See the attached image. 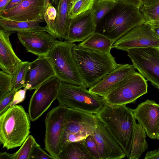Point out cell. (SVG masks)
<instances>
[{"label":"cell","instance_id":"cell-7","mask_svg":"<svg viewBox=\"0 0 159 159\" xmlns=\"http://www.w3.org/2000/svg\"><path fill=\"white\" fill-rule=\"evenodd\" d=\"M84 121L90 135L97 143L100 159H120L123 151L95 115L83 112Z\"/></svg>","mask_w":159,"mask_h":159},{"label":"cell","instance_id":"cell-24","mask_svg":"<svg viewBox=\"0 0 159 159\" xmlns=\"http://www.w3.org/2000/svg\"><path fill=\"white\" fill-rule=\"evenodd\" d=\"M114 42L102 34L95 32L79 44L83 47L104 52H110Z\"/></svg>","mask_w":159,"mask_h":159},{"label":"cell","instance_id":"cell-44","mask_svg":"<svg viewBox=\"0 0 159 159\" xmlns=\"http://www.w3.org/2000/svg\"><path fill=\"white\" fill-rule=\"evenodd\" d=\"M152 29L157 37L159 38V26L152 25Z\"/></svg>","mask_w":159,"mask_h":159},{"label":"cell","instance_id":"cell-18","mask_svg":"<svg viewBox=\"0 0 159 159\" xmlns=\"http://www.w3.org/2000/svg\"><path fill=\"white\" fill-rule=\"evenodd\" d=\"M135 71V68L133 65L118 64L115 69L89 90L104 97Z\"/></svg>","mask_w":159,"mask_h":159},{"label":"cell","instance_id":"cell-43","mask_svg":"<svg viewBox=\"0 0 159 159\" xmlns=\"http://www.w3.org/2000/svg\"><path fill=\"white\" fill-rule=\"evenodd\" d=\"M11 0H0V12Z\"/></svg>","mask_w":159,"mask_h":159},{"label":"cell","instance_id":"cell-30","mask_svg":"<svg viewBox=\"0 0 159 159\" xmlns=\"http://www.w3.org/2000/svg\"><path fill=\"white\" fill-rule=\"evenodd\" d=\"M37 143L32 135H29L19 150L12 154L13 159H30L33 148Z\"/></svg>","mask_w":159,"mask_h":159},{"label":"cell","instance_id":"cell-34","mask_svg":"<svg viewBox=\"0 0 159 159\" xmlns=\"http://www.w3.org/2000/svg\"><path fill=\"white\" fill-rule=\"evenodd\" d=\"M55 159L50 154H48L41 148L40 146L36 143L32 150L30 159Z\"/></svg>","mask_w":159,"mask_h":159},{"label":"cell","instance_id":"cell-25","mask_svg":"<svg viewBox=\"0 0 159 159\" xmlns=\"http://www.w3.org/2000/svg\"><path fill=\"white\" fill-rule=\"evenodd\" d=\"M147 135L141 125L139 123H136L129 159H139L148 148V144L146 139Z\"/></svg>","mask_w":159,"mask_h":159},{"label":"cell","instance_id":"cell-19","mask_svg":"<svg viewBox=\"0 0 159 159\" xmlns=\"http://www.w3.org/2000/svg\"><path fill=\"white\" fill-rule=\"evenodd\" d=\"M55 75L54 70L46 57H38L30 62L27 73L24 87L30 90L35 89Z\"/></svg>","mask_w":159,"mask_h":159},{"label":"cell","instance_id":"cell-47","mask_svg":"<svg viewBox=\"0 0 159 159\" xmlns=\"http://www.w3.org/2000/svg\"><path fill=\"white\" fill-rule=\"evenodd\" d=\"M159 134H158V135H159Z\"/></svg>","mask_w":159,"mask_h":159},{"label":"cell","instance_id":"cell-41","mask_svg":"<svg viewBox=\"0 0 159 159\" xmlns=\"http://www.w3.org/2000/svg\"><path fill=\"white\" fill-rule=\"evenodd\" d=\"M60 0H45V7L44 11L48 4L51 2L53 5L56 8Z\"/></svg>","mask_w":159,"mask_h":159},{"label":"cell","instance_id":"cell-9","mask_svg":"<svg viewBox=\"0 0 159 159\" xmlns=\"http://www.w3.org/2000/svg\"><path fill=\"white\" fill-rule=\"evenodd\" d=\"M68 107L59 104L48 112L45 119V149L55 159H58L64 124Z\"/></svg>","mask_w":159,"mask_h":159},{"label":"cell","instance_id":"cell-23","mask_svg":"<svg viewBox=\"0 0 159 159\" xmlns=\"http://www.w3.org/2000/svg\"><path fill=\"white\" fill-rule=\"evenodd\" d=\"M84 139L66 143L62 148L58 159H93Z\"/></svg>","mask_w":159,"mask_h":159},{"label":"cell","instance_id":"cell-32","mask_svg":"<svg viewBox=\"0 0 159 159\" xmlns=\"http://www.w3.org/2000/svg\"><path fill=\"white\" fill-rule=\"evenodd\" d=\"M57 15L56 8L50 2L47 6L43 15V18L46 23V26L48 33L54 23Z\"/></svg>","mask_w":159,"mask_h":159},{"label":"cell","instance_id":"cell-2","mask_svg":"<svg viewBox=\"0 0 159 159\" xmlns=\"http://www.w3.org/2000/svg\"><path fill=\"white\" fill-rule=\"evenodd\" d=\"M72 52L87 88L98 83L115 69L118 64L110 52L98 51L78 44L73 47Z\"/></svg>","mask_w":159,"mask_h":159},{"label":"cell","instance_id":"cell-13","mask_svg":"<svg viewBox=\"0 0 159 159\" xmlns=\"http://www.w3.org/2000/svg\"><path fill=\"white\" fill-rule=\"evenodd\" d=\"M132 110L147 135L152 139H156L159 132V104L148 99Z\"/></svg>","mask_w":159,"mask_h":159},{"label":"cell","instance_id":"cell-17","mask_svg":"<svg viewBox=\"0 0 159 159\" xmlns=\"http://www.w3.org/2000/svg\"><path fill=\"white\" fill-rule=\"evenodd\" d=\"M96 27L91 9L70 19L65 40L70 43L82 42L95 32Z\"/></svg>","mask_w":159,"mask_h":159},{"label":"cell","instance_id":"cell-20","mask_svg":"<svg viewBox=\"0 0 159 159\" xmlns=\"http://www.w3.org/2000/svg\"><path fill=\"white\" fill-rule=\"evenodd\" d=\"M13 32L0 30V68L12 75L22 61L15 53L10 40Z\"/></svg>","mask_w":159,"mask_h":159},{"label":"cell","instance_id":"cell-36","mask_svg":"<svg viewBox=\"0 0 159 159\" xmlns=\"http://www.w3.org/2000/svg\"><path fill=\"white\" fill-rule=\"evenodd\" d=\"M24 88L23 89L19 90L16 93L13 101L9 107L8 109L24 100L25 97L26 92L28 90L26 87Z\"/></svg>","mask_w":159,"mask_h":159},{"label":"cell","instance_id":"cell-5","mask_svg":"<svg viewBox=\"0 0 159 159\" xmlns=\"http://www.w3.org/2000/svg\"><path fill=\"white\" fill-rule=\"evenodd\" d=\"M75 45L66 40H57L46 58L61 81L85 86L72 52Z\"/></svg>","mask_w":159,"mask_h":159},{"label":"cell","instance_id":"cell-15","mask_svg":"<svg viewBox=\"0 0 159 159\" xmlns=\"http://www.w3.org/2000/svg\"><path fill=\"white\" fill-rule=\"evenodd\" d=\"M19 42L27 52L38 57H46L57 40L45 31L18 32Z\"/></svg>","mask_w":159,"mask_h":159},{"label":"cell","instance_id":"cell-1","mask_svg":"<svg viewBox=\"0 0 159 159\" xmlns=\"http://www.w3.org/2000/svg\"><path fill=\"white\" fill-rule=\"evenodd\" d=\"M95 115L104 124L128 158L136 123L132 109L126 105L113 106L106 103Z\"/></svg>","mask_w":159,"mask_h":159},{"label":"cell","instance_id":"cell-3","mask_svg":"<svg viewBox=\"0 0 159 159\" xmlns=\"http://www.w3.org/2000/svg\"><path fill=\"white\" fill-rule=\"evenodd\" d=\"M143 22L139 8L118 2L98 24L95 32L102 34L114 43Z\"/></svg>","mask_w":159,"mask_h":159},{"label":"cell","instance_id":"cell-10","mask_svg":"<svg viewBox=\"0 0 159 159\" xmlns=\"http://www.w3.org/2000/svg\"><path fill=\"white\" fill-rule=\"evenodd\" d=\"M126 52L132 65L147 81L159 89V49L149 47L131 48Z\"/></svg>","mask_w":159,"mask_h":159},{"label":"cell","instance_id":"cell-4","mask_svg":"<svg viewBox=\"0 0 159 159\" xmlns=\"http://www.w3.org/2000/svg\"><path fill=\"white\" fill-rule=\"evenodd\" d=\"M30 118L21 105L0 115V141L7 150L21 146L30 132Z\"/></svg>","mask_w":159,"mask_h":159},{"label":"cell","instance_id":"cell-29","mask_svg":"<svg viewBox=\"0 0 159 159\" xmlns=\"http://www.w3.org/2000/svg\"><path fill=\"white\" fill-rule=\"evenodd\" d=\"M94 0H70L68 8L69 19L91 9Z\"/></svg>","mask_w":159,"mask_h":159},{"label":"cell","instance_id":"cell-6","mask_svg":"<svg viewBox=\"0 0 159 159\" xmlns=\"http://www.w3.org/2000/svg\"><path fill=\"white\" fill-rule=\"evenodd\" d=\"M57 99L59 104L93 114H97L106 103L103 97L90 92L85 86L61 81Z\"/></svg>","mask_w":159,"mask_h":159},{"label":"cell","instance_id":"cell-38","mask_svg":"<svg viewBox=\"0 0 159 159\" xmlns=\"http://www.w3.org/2000/svg\"><path fill=\"white\" fill-rule=\"evenodd\" d=\"M159 159V148L154 150L148 152L144 159Z\"/></svg>","mask_w":159,"mask_h":159},{"label":"cell","instance_id":"cell-28","mask_svg":"<svg viewBox=\"0 0 159 159\" xmlns=\"http://www.w3.org/2000/svg\"><path fill=\"white\" fill-rule=\"evenodd\" d=\"M30 63V62L28 61H22L12 75V90L15 89L17 91L20 88L24 87L27 73Z\"/></svg>","mask_w":159,"mask_h":159},{"label":"cell","instance_id":"cell-22","mask_svg":"<svg viewBox=\"0 0 159 159\" xmlns=\"http://www.w3.org/2000/svg\"><path fill=\"white\" fill-rule=\"evenodd\" d=\"M43 21V19L30 21H17L0 18V28L12 32H38L45 31L48 32L46 26L42 27L40 24Z\"/></svg>","mask_w":159,"mask_h":159},{"label":"cell","instance_id":"cell-26","mask_svg":"<svg viewBox=\"0 0 159 159\" xmlns=\"http://www.w3.org/2000/svg\"><path fill=\"white\" fill-rule=\"evenodd\" d=\"M118 2L117 0H94L91 9L96 26Z\"/></svg>","mask_w":159,"mask_h":159},{"label":"cell","instance_id":"cell-45","mask_svg":"<svg viewBox=\"0 0 159 159\" xmlns=\"http://www.w3.org/2000/svg\"><path fill=\"white\" fill-rule=\"evenodd\" d=\"M157 139H159V134L157 136Z\"/></svg>","mask_w":159,"mask_h":159},{"label":"cell","instance_id":"cell-31","mask_svg":"<svg viewBox=\"0 0 159 159\" xmlns=\"http://www.w3.org/2000/svg\"><path fill=\"white\" fill-rule=\"evenodd\" d=\"M12 75L0 71V99L12 90Z\"/></svg>","mask_w":159,"mask_h":159},{"label":"cell","instance_id":"cell-46","mask_svg":"<svg viewBox=\"0 0 159 159\" xmlns=\"http://www.w3.org/2000/svg\"><path fill=\"white\" fill-rule=\"evenodd\" d=\"M158 48V49H159V47Z\"/></svg>","mask_w":159,"mask_h":159},{"label":"cell","instance_id":"cell-14","mask_svg":"<svg viewBox=\"0 0 159 159\" xmlns=\"http://www.w3.org/2000/svg\"><path fill=\"white\" fill-rule=\"evenodd\" d=\"M45 0H24L17 7L0 12V18L17 21L43 19Z\"/></svg>","mask_w":159,"mask_h":159},{"label":"cell","instance_id":"cell-27","mask_svg":"<svg viewBox=\"0 0 159 159\" xmlns=\"http://www.w3.org/2000/svg\"><path fill=\"white\" fill-rule=\"evenodd\" d=\"M139 9L143 22L151 25L159 26V0L152 5H142Z\"/></svg>","mask_w":159,"mask_h":159},{"label":"cell","instance_id":"cell-37","mask_svg":"<svg viewBox=\"0 0 159 159\" xmlns=\"http://www.w3.org/2000/svg\"><path fill=\"white\" fill-rule=\"evenodd\" d=\"M23 0H11L5 7L1 11L10 10L17 7Z\"/></svg>","mask_w":159,"mask_h":159},{"label":"cell","instance_id":"cell-16","mask_svg":"<svg viewBox=\"0 0 159 159\" xmlns=\"http://www.w3.org/2000/svg\"><path fill=\"white\" fill-rule=\"evenodd\" d=\"M89 135L83 112L68 108L64 124L61 151L66 143L83 140Z\"/></svg>","mask_w":159,"mask_h":159},{"label":"cell","instance_id":"cell-8","mask_svg":"<svg viewBox=\"0 0 159 159\" xmlns=\"http://www.w3.org/2000/svg\"><path fill=\"white\" fill-rule=\"evenodd\" d=\"M148 87L144 77L135 71L103 98L106 103L110 105H126L147 93Z\"/></svg>","mask_w":159,"mask_h":159},{"label":"cell","instance_id":"cell-39","mask_svg":"<svg viewBox=\"0 0 159 159\" xmlns=\"http://www.w3.org/2000/svg\"><path fill=\"white\" fill-rule=\"evenodd\" d=\"M122 2L139 8L142 5V0H117Z\"/></svg>","mask_w":159,"mask_h":159},{"label":"cell","instance_id":"cell-35","mask_svg":"<svg viewBox=\"0 0 159 159\" xmlns=\"http://www.w3.org/2000/svg\"><path fill=\"white\" fill-rule=\"evenodd\" d=\"M17 91L12 89L0 99V115L7 111L12 102L16 93Z\"/></svg>","mask_w":159,"mask_h":159},{"label":"cell","instance_id":"cell-40","mask_svg":"<svg viewBox=\"0 0 159 159\" xmlns=\"http://www.w3.org/2000/svg\"><path fill=\"white\" fill-rule=\"evenodd\" d=\"M0 159H13L12 154L6 152H1L0 153Z\"/></svg>","mask_w":159,"mask_h":159},{"label":"cell","instance_id":"cell-12","mask_svg":"<svg viewBox=\"0 0 159 159\" xmlns=\"http://www.w3.org/2000/svg\"><path fill=\"white\" fill-rule=\"evenodd\" d=\"M159 47V38L151 25L142 22L113 44L112 48L127 51L131 48Z\"/></svg>","mask_w":159,"mask_h":159},{"label":"cell","instance_id":"cell-42","mask_svg":"<svg viewBox=\"0 0 159 159\" xmlns=\"http://www.w3.org/2000/svg\"><path fill=\"white\" fill-rule=\"evenodd\" d=\"M158 0H142L141 6H149L152 5L156 2Z\"/></svg>","mask_w":159,"mask_h":159},{"label":"cell","instance_id":"cell-33","mask_svg":"<svg viewBox=\"0 0 159 159\" xmlns=\"http://www.w3.org/2000/svg\"><path fill=\"white\" fill-rule=\"evenodd\" d=\"M85 146L93 159H100L98 148L95 139L89 135L84 139Z\"/></svg>","mask_w":159,"mask_h":159},{"label":"cell","instance_id":"cell-11","mask_svg":"<svg viewBox=\"0 0 159 159\" xmlns=\"http://www.w3.org/2000/svg\"><path fill=\"white\" fill-rule=\"evenodd\" d=\"M61 81L55 75L36 88L30 101L28 112L32 121L36 120L56 99Z\"/></svg>","mask_w":159,"mask_h":159},{"label":"cell","instance_id":"cell-21","mask_svg":"<svg viewBox=\"0 0 159 159\" xmlns=\"http://www.w3.org/2000/svg\"><path fill=\"white\" fill-rule=\"evenodd\" d=\"M70 0H59L56 7L57 17L49 32L56 39L61 40L65 39L68 34L70 20L68 17Z\"/></svg>","mask_w":159,"mask_h":159}]
</instances>
